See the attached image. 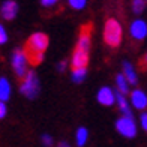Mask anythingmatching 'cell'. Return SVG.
<instances>
[{
    "label": "cell",
    "instance_id": "cell-1",
    "mask_svg": "<svg viewBox=\"0 0 147 147\" xmlns=\"http://www.w3.org/2000/svg\"><path fill=\"white\" fill-rule=\"evenodd\" d=\"M90 42H92V24H86L80 30L77 39V45L72 54V69L87 68L89 63V53H90Z\"/></svg>",
    "mask_w": 147,
    "mask_h": 147
},
{
    "label": "cell",
    "instance_id": "cell-2",
    "mask_svg": "<svg viewBox=\"0 0 147 147\" xmlns=\"http://www.w3.org/2000/svg\"><path fill=\"white\" fill-rule=\"evenodd\" d=\"M48 48V36L42 32H36L29 36L27 42L24 45V51L29 57L30 65L36 66L44 60V54Z\"/></svg>",
    "mask_w": 147,
    "mask_h": 147
},
{
    "label": "cell",
    "instance_id": "cell-3",
    "mask_svg": "<svg viewBox=\"0 0 147 147\" xmlns=\"http://www.w3.org/2000/svg\"><path fill=\"white\" fill-rule=\"evenodd\" d=\"M122 39H123V30H122V26L117 21L116 18H108L105 21L104 26V41L105 44L111 47V48H116L122 44Z\"/></svg>",
    "mask_w": 147,
    "mask_h": 147
},
{
    "label": "cell",
    "instance_id": "cell-4",
    "mask_svg": "<svg viewBox=\"0 0 147 147\" xmlns=\"http://www.w3.org/2000/svg\"><path fill=\"white\" fill-rule=\"evenodd\" d=\"M39 90H41V86H39V80L36 77V74L33 71H29L27 75H26L21 83H20V92L21 95H24L29 99H35L39 95Z\"/></svg>",
    "mask_w": 147,
    "mask_h": 147
},
{
    "label": "cell",
    "instance_id": "cell-5",
    "mask_svg": "<svg viewBox=\"0 0 147 147\" xmlns=\"http://www.w3.org/2000/svg\"><path fill=\"white\" fill-rule=\"evenodd\" d=\"M11 63H12V69H14L15 75L18 78H24L26 75H27L29 72V57L27 54H26L24 48H17L14 50V53H12V59H11Z\"/></svg>",
    "mask_w": 147,
    "mask_h": 147
},
{
    "label": "cell",
    "instance_id": "cell-6",
    "mask_svg": "<svg viewBox=\"0 0 147 147\" xmlns=\"http://www.w3.org/2000/svg\"><path fill=\"white\" fill-rule=\"evenodd\" d=\"M116 129H117V132L120 134V135H123L126 138H134L137 135V125H135L134 117L123 116V117L117 119Z\"/></svg>",
    "mask_w": 147,
    "mask_h": 147
},
{
    "label": "cell",
    "instance_id": "cell-7",
    "mask_svg": "<svg viewBox=\"0 0 147 147\" xmlns=\"http://www.w3.org/2000/svg\"><path fill=\"white\" fill-rule=\"evenodd\" d=\"M129 33L135 41H143L147 36V23L143 21V20H135V21H132L131 27H129Z\"/></svg>",
    "mask_w": 147,
    "mask_h": 147
},
{
    "label": "cell",
    "instance_id": "cell-8",
    "mask_svg": "<svg viewBox=\"0 0 147 147\" xmlns=\"http://www.w3.org/2000/svg\"><path fill=\"white\" fill-rule=\"evenodd\" d=\"M0 14H2L3 20H8V21L14 20L17 17V14H18V5H17V2H14V0H5V2L2 3Z\"/></svg>",
    "mask_w": 147,
    "mask_h": 147
},
{
    "label": "cell",
    "instance_id": "cell-9",
    "mask_svg": "<svg viewBox=\"0 0 147 147\" xmlns=\"http://www.w3.org/2000/svg\"><path fill=\"white\" fill-rule=\"evenodd\" d=\"M131 104H132L134 108H137L140 111H144L147 108V95L143 90L135 89L131 93Z\"/></svg>",
    "mask_w": 147,
    "mask_h": 147
},
{
    "label": "cell",
    "instance_id": "cell-10",
    "mask_svg": "<svg viewBox=\"0 0 147 147\" xmlns=\"http://www.w3.org/2000/svg\"><path fill=\"white\" fill-rule=\"evenodd\" d=\"M98 102L101 105L110 107L116 102V93L113 92L110 87H102L98 92Z\"/></svg>",
    "mask_w": 147,
    "mask_h": 147
},
{
    "label": "cell",
    "instance_id": "cell-11",
    "mask_svg": "<svg viewBox=\"0 0 147 147\" xmlns=\"http://www.w3.org/2000/svg\"><path fill=\"white\" fill-rule=\"evenodd\" d=\"M123 75L126 77L128 83L131 86H135L138 83V77H137V72L134 69V66L129 62H123Z\"/></svg>",
    "mask_w": 147,
    "mask_h": 147
},
{
    "label": "cell",
    "instance_id": "cell-12",
    "mask_svg": "<svg viewBox=\"0 0 147 147\" xmlns=\"http://www.w3.org/2000/svg\"><path fill=\"white\" fill-rule=\"evenodd\" d=\"M116 102H117V107L119 110L123 113V116H128V117H132V111H131V107L128 104V101H126L125 95H122V93H116Z\"/></svg>",
    "mask_w": 147,
    "mask_h": 147
},
{
    "label": "cell",
    "instance_id": "cell-13",
    "mask_svg": "<svg viewBox=\"0 0 147 147\" xmlns=\"http://www.w3.org/2000/svg\"><path fill=\"white\" fill-rule=\"evenodd\" d=\"M11 98V84L5 77L0 78V99L2 102H6Z\"/></svg>",
    "mask_w": 147,
    "mask_h": 147
},
{
    "label": "cell",
    "instance_id": "cell-14",
    "mask_svg": "<svg viewBox=\"0 0 147 147\" xmlns=\"http://www.w3.org/2000/svg\"><path fill=\"white\" fill-rule=\"evenodd\" d=\"M116 87H117V92L122 93V95H126L129 92V83L123 74H119L116 77Z\"/></svg>",
    "mask_w": 147,
    "mask_h": 147
},
{
    "label": "cell",
    "instance_id": "cell-15",
    "mask_svg": "<svg viewBox=\"0 0 147 147\" xmlns=\"http://www.w3.org/2000/svg\"><path fill=\"white\" fill-rule=\"evenodd\" d=\"M89 140V131L86 128H78L77 129V134H75V141H77V146L78 147H83L86 143H87Z\"/></svg>",
    "mask_w": 147,
    "mask_h": 147
},
{
    "label": "cell",
    "instance_id": "cell-16",
    "mask_svg": "<svg viewBox=\"0 0 147 147\" xmlns=\"http://www.w3.org/2000/svg\"><path fill=\"white\" fill-rule=\"evenodd\" d=\"M87 75V68H80V69H72V80L74 83H81Z\"/></svg>",
    "mask_w": 147,
    "mask_h": 147
},
{
    "label": "cell",
    "instance_id": "cell-17",
    "mask_svg": "<svg viewBox=\"0 0 147 147\" xmlns=\"http://www.w3.org/2000/svg\"><path fill=\"white\" fill-rule=\"evenodd\" d=\"M146 5H147L146 0H132V11L135 12L137 15H140L146 9Z\"/></svg>",
    "mask_w": 147,
    "mask_h": 147
},
{
    "label": "cell",
    "instance_id": "cell-18",
    "mask_svg": "<svg viewBox=\"0 0 147 147\" xmlns=\"http://www.w3.org/2000/svg\"><path fill=\"white\" fill-rule=\"evenodd\" d=\"M68 5L71 6L72 9H75V11H81V9L86 8L87 0H68Z\"/></svg>",
    "mask_w": 147,
    "mask_h": 147
},
{
    "label": "cell",
    "instance_id": "cell-19",
    "mask_svg": "<svg viewBox=\"0 0 147 147\" xmlns=\"http://www.w3.org/2000/svg\"><path fill=\"white\" fill-rule=\"evenodd\" d=\"M41 141H42L44 147H51L53 146V137H50L48 134H45V135L41 137Z\"/></svg>",
    "mask_w": 147,
    "mask_h": 147
},
{
    "label": "cell",
    "instance_id": "cell-20",
    "mask_svg": "<svg viewBox=\"0 0 147 147\" xmlns=\"http://www.w3.org/2000/svg\"><path fill=\"white\" fill-rule=\"evenodd\" d=\"M60 0H41V5L44 8H53V6H56Z\"/></svg>",
    "mask_w": 147,
    "mask_h": 147
},
{
    "label": "cell",
    "instance_id": "cell-21",
    "mask_svg": "<svg viewBox=\"0 0 147 147\" xmlns=\"http://www.w3.org/2000/svg\"><path fill=\"white\" fill-rule=\"evenodd\" d=\"M6 41H8V33H6V30H5L3 26H0V42L5 44Z\"/></svg>",
    "mask_w": 147,
    "mask_h": 147
},
{
    "label": "cell",
    "instance_id": "cell-22",
    "mask_svg": "<svg viewBox=\"0 0 147 147\" xmlns=\"http://www.w3.org/2000/svg\"><path fill=\"white\" fill-rule=\"evenodd\" d=\"M140 122H141L143 129L147 132V113H143V114H141V117H140Z\"/></svg>",
    "mask_w": 147,
    "mask_h": 147
},
{
    "label": "cell",
    "instance_id": "cell-23",
    "mask_svg": "<svg viewBox=\"0 0 147 147\" xmlns=\"http://www.w3.org/2000/svg\"><path fill=\"white\" fill-rule=\"evenodd\" d=\"M140 68H141L143 71H147V53H146V56L140 60Z\"/></svg>",
    "mask_w": 147,
    "mask_h": 147
},
{
    "label": "cell",
    "instance_id": "cell-24",
    "mask_svg": "<svg viewBox=\"0 0 147 147\" xmlns=\"http://www.w3.org/2000/svg\"><path fill=\"white\" fill-rule=\"evenodd\" d=\"M6 116V104L5 102H0V117H5Z\"/></svg>",
    "mask_w": 147,
    "mask_h": 147
},
{
    "label": "cell",
    "instance_id": "cell-25",
    "mask_svg": "<svg viewBox=\"0 0 147 147\" xmlns=\"http://www.w3.org/2000/svg\"><path fill=\"white\" fill-rule=\"evenodd\" d=\"M66 69V62H60L59 65H57V71L59 72H63Z\"/></svg>",
    "mask_w": 147,
    "mask_h": 147
},
{
    "label": "cell",
    "instance_id": "cell-26",
    "mask_svg": "<svg viewBox=\"0 0 147 147\" xmlns=\"http://www.w3.org/2000/svg\"><path fill=\"white\" fill-rule=\"evenodd\" d=\"M57 147H71V146H69L68 143H65V141H62V143H59V144H57Z\"/></svg>",
    "mask_w": 147,
    "mask_h": 147
},
{
    "label": "cell",
    "instance_id": "cell-27",
    "mask_svg": "<svg viewBox=\"0 0 147 147\" xmlns=\"http://www.w3.org/2000/svg\"><path fill=\"white\" fill-rule=\"evenodd\" d=\"M146 2H147V0H146Z\"/></svg>",
    "mask_w": 147,
    "mask_h": 147
}]
</instances>
